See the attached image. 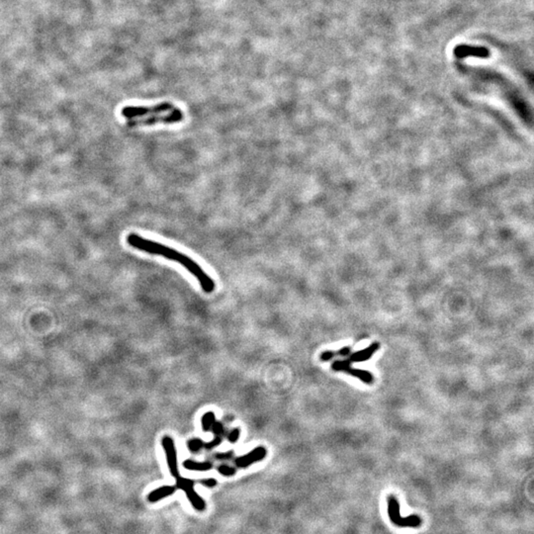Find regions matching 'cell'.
<instances>
[{"mask_svg":"<svg viewBox=\"0 0 534 534\" xmlns=\"http://www.w3.org/2000/svg\"><path fill=\"white\" fill-rule=\"evenodd\" d=\"M126 241L133 248L150 254L160 255L181 264L187 271H189L198 280L202 290L205 293L210 294L215 290L216 285L214 280L201 268V266L197 262L186 254L167 246L166 244L145 238L137 234H129L126 237Z\"/></svg>","mask_w":534,"mask_h":534,"instance_id":"1","label":"cell"},{"mask_svg":"<svg viewBox=\"0 0 534 534\" xmlns=\"http://www.w3.org/2000/svg\"><path fill=\"white\" fill-rule=\"evenodd\" d=\"M174 106L170 102H162L157 105L146 107V106H126L121 110V115L128 119H136L140 117H144L147 115H153V114H160L164 112H168L172 110Z\"/></svg>","mask_w":534,"mask_h":534,"instance_id":"2","label":"cell"},{"mask_svg":"<svg viewBox=\"0 0 534 534\" xmlns=\"http://www.w3.org/2000/svg\"><path fill=\"white\" fill-rule=\"evenodd\" d=\"M388 514L390 520L400 527H418L422 523V519L419 515L413 514L407 517H402L400 513V504L396 497H388Z\"/></svg>","mask_w":534,"mask_h":534,"instance_id":"3","label":"cell"},{"mask_svg":"<svg viewBox=\"0 0 534 534\" xmlns=\"http://www.w3.org/2000/svg\"><path fill=\"white\" fill-rule=\"evenodd\" d=\"M183 113L180 109H177V108H173L171 110L170 113L168 114H166V115H161V116H152V117H147V118H142V119H131L128 121L127 125L129 127H142V126H153V125H156V124H159V123H163V124H173V123H178V122H181L183 120Z\"/></svg>","mask_w":534,"mask_h":534,"instance_id":"4","label":"cell"},{"mask_svg":"<svg viewBox=\"0 0 534 534\" xmlns=\"http://www.w3.org/2000/svg\"><path fill=\"white\" fill-rule=\"evenodd\" d=\"M176 487L185 493L188 501L197 511H204L206 509V501L195 491L192 480L179 476L176 478Z\"/></svg>","mask_w":534,"mask_h":534,"instance_id":"5","label":"cell"},{"mask_svg":"<svg viewBox=\"0 0 534 534\" xmlns=\"http://www.w3.org/2000/svg\"><path fill=\"white\" fill-rule=\"evenodd\" d=\"M350 364L351 363L348 362L346 359L345 360H336V361L333 362L332 369L334 371H335V372L336 371H342V372H344L346 374H349V375H351L353 377H356L365 384H372L373 383L374 377L369 371L353 368V367H351Z\"/></svg>","mask_w":534,"mask_h":534,"instance_id":"6","label":"cell"},{"mask_svg":"<svg viewBox=\"0 0 534 534\" xmlns=\"http://www.w3.org/2000/svg\"><path fill=\"white\" fill-rule=\"evenodd\" d=\"M162 445L166 451L167 462V466H168L171 476H173L174 478H178L180 475H179V468H178L177 452H176L173 439L170 436L166 435L162 439Z\"/></svg>","mask_w":534,"mask_h":534,"instance_id":"7","label":"cell"},{"mask_svg":"<svg viewBox=\"0 0 534 534\" xmlns=\"http://www.w3.org/2000/svg\"><path fill=\"white\" fill-rule=\"evenodd\" d=\"M453 55L457 59H466V58H478V59H489L491 57V52L486 47L481 46H470V45H457L453 49Z\"/></svg>","mask_w":534,"mask_h":534,"instance_id":"8","label":"cell"},{"mask_svg":"<svg viewBox=\"0 0 534 534\" xmlns=\"http://www.w3.org/2000/svg\"><path fill=\"white\" fill-rule=\"evenodd\" d=\"M266 455H267L266 448L263 446H258L252 449L250 452L235 458L234 465L236 468L245 469L256 462L262 461L266 457Z\"/></svg>","mask_w":534,"mask_h":534,"instance_id":"9","label":"cell"},{"mask_svg":"<svg viewBox=\"0 0 534 534\" xmlns=\"http://www.w3.org/2000/svg\"><path fill=\"white\" fill-rule=\"evenodd\" d=\"M380 348V343L379 342H374L372 343L371 345H369L368 347H366L365 349H362V350H359V351H356L352 354H349L348 356V359H346L348 362L350 363H353V362H363V361H366L368 359H370L372 357V355Z\"/></svg>","mask_w":534,"mask_h":534,"instance_id":"10","label":"cell"},{"mask_svg":"<svg viewBox=\"0 0 534 534\" xmlns=\"http://www.w3.org/2000/svg\"><path fill=\"white\" fill-rule=\"evenodd\" d=\"M176 491V487L174 486H163L160 487L154 491H152L148 495V501L150 502H158L167 497L172 496Z\"/></svg>","mask_w":534,"mask_h":534,"instance_id":"11","label":"cell"},{"mask_svg":"<svg viewBox=\"0 0 534 534\" xmlns=\"http://www.w3.org/2000/svg\"><path fill=\"white\" fill-rule=\"evenodd\" d=\"M183 467L190 471H198V472H205L213 469L214 465L210 461H204V462H197L192 459H187L183 462Z\"/></svg>","mask_w":534,"mask_h":534,"instance_id":"12","label":"cell"},{"mask_svg":"<svg viewBox=\"0 0 534 534\" xmlns=\"http://www.w3.org/2000/svg\"><path fill=\"white\" fill-rule=\"evenodd\" d=\"M351 352V347L349 346H345V347H342L340 348L339 350H328V351H324L321 355H320V359L324 362H327L331 359H333L334 357L335 356H348Z\"/></svg>","mask_w":534,"mask_h":534,"instance_id":"13","label":"cell"},{"mask_svg":"<svg viewBox=\"0 0 534 534\" xmlns=\"http://www.w3.org/2000/svg\"><path fill=\"white\" fill-rule=\"evenodd\" d=\"M216 422V417L213 412H207L201 419V425L204 432H210L212 426Z\"/></svg>","mask_w":534,"mask_h":534,"instance_id":"14","label":"cell"},{"mask_svg":"<svg viewBox=\"0 0 534 534\" xmlns=\"http://www.w3.org/2000/svg\"><path fill=\"white\" fill-rule=\"evenodd\" d=\"M204 443L200 438H192L187 442V447L192 453H197L204 448Z\"/></svg>","mask_w":534,"mask_h":534,"instance_id":"15","label":"cell"},{"mask_svg":"<svg viewBox=\"0 0 534 534\" xmlns=\"http://www.w3.org/2000/svg\"><path fill=\"white\" fill-rule=\"evenodd\" d=\"M218 472L224 477H233L236 473L235 467H232L227 464H222L218 467Z\"/></svg>","mask_w":534,"mask_h":534,"instance_id":"16","label":"cell"},{"mask_svg":"<svg viewBox=\"0 0 534 534\" xmlns=\"http://www.w3.org/2000/svg\"><path fill=\"white\" fill-rule=\"evenodd\" d=\"M211 431L213 432V434H215V436H222V437H223V435H224V434H225L223 424L220 423V422H217V421H216V422L214 423V425L212 426Z\"/></svg>","mask_w":534,"mask_h":534,"instance_id":"17","label":"cell"},{"mask_svg":"<svg viewBox=\"0 0 534 534\" xmlns=\"http://www.w3.org/2000/svg\"><path fill=\"white\" fill-rule=\"evenodd\" d=\"M239 435H240V430H239L238 428H236V429L232 430V431L228 434L227 438H228V440H229L231 443L234 444V443H235V442L238 440Z\"/></svg>","mask_w":534,"mask_h":534,"instance_id":"18","label":"cell"},{"mask_svg":"<svg viewBox=\"0 0 534 534\" xmlns=\"http://www.w3.org/2000/svg\"><path fill=\"white\" fill-rule=\"evenodd\" d=\"M222 440H223V437H222V436H215L213 440L204 443V448H205V449H208V450L213 449V448L219 446V445L222 443Z\"/></svg>","mask_w":534,"mask_h":534,"instance_id":"19","label":"cell"},{"mask_svg":"<svg viewBox=\"0 0 534 534\" xmlns=\"http://www.w3.org/2000/svg\"><path fill=\"white\" fill-rule=\"evenodd\" d=\"M215 458L220 461H229L234 458V451L230 450L228 452H221L215 455Z\"/></svg>","mask_w":534,"mask_h":534,"instance_id":"20","label":"cell"},{"mask_svg":"<svg viewBox=\"0 0 534 534\" xmlns=\"http://www.w3.org/2000/svg\"><path fill=\"white\" fill-rule=\"evenodd\" d=\"M203 486H205L206 488H214L217 486V481L214 479V478H208V479H204L200 482Z\"/></svg>","mask_w":534,"mask_h":534,"instance_id":"21","label":"cell"}]
</instances>
